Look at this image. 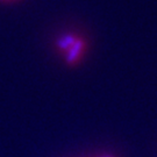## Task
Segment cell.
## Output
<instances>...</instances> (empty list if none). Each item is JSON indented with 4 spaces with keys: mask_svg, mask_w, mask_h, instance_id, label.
I'll return each mask as SVG.
<instances>
[{
    "mask_svg": "<svg viewBox=\"0 0 157 157\" xmlns=\"http://www.w3.org/2000/svg\"><path fill=\"white\" fill-rule=\"evenodd\" d=\"M86 48V41L82 37H78L77 41L75 42V44L65 52V61L69 65H73L79 61V58L82 56V54L84 52Z\"/></svg>",
    "mask_w": 157,
    "mask_h": 157,
    "instance_id": "6da1fadb",
    "label": "cell"
},
{
    "mask_svg": "<svg viewBox=\"0 0 157 157\" xmlns=\"http://www.w3.org/2000/svg\"><path fill=\"white\" fill-rule=\"evenodd\" d=\"M77 39H78V36L72 35V34H67V35L62 36V37L56 42V47H57V49H58V51H61V52H67V51L75 44V42L77 41Z\"/></svg>",
    "mask_w": 157,
    "mask_h": 157,
    "instance_id": "7a4b0ae2",
    "label": "cell"
}]
</instances>
